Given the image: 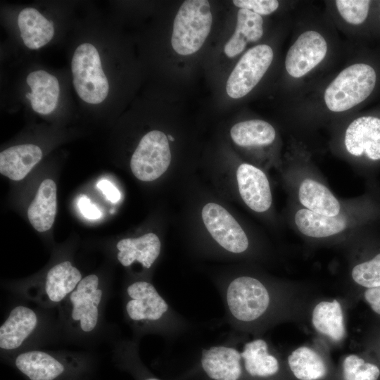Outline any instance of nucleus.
I'll return each mask as SVG.
<instances>
[{
	"label": "nucleus",
	"instance_id": "obj_1",
	"mask_svg": "<svg viewBox=\"0 0 380 380\" xmlns=\"http://www.w3.org/2000/svg\"><path fill=\"white\" fill-rule=\"evenodd\" d=\"M225 300L232 317L248 327L266 322L279 311L298 315L303 306L298 291H274L259 279L247 275L230 281Z\"/></svg>",
	"mask_w": 380,
	"mask_h": 380
},
{
	"label": "nucleus",
	"instance_id": "obj_2",
	"mask_svg": "<svg viewBox=\"0 0 380 380\" xmlns=\"http://www.w3.org/2000/svg\"><path fill=\"white\" fill-rule=\"evenodd\" d=\"M376 82L375 70L367 63L346 66L329 83L323 93V102L330 112L343 113L367 99Z\"/></svg>",
	"mask_w": 380,
	"mask_h": 380
},
{
	"label": "nucleus",
	"instance_id": "obj_3",
	"mask_svg": "<svg viewBox=\"0 0 380 380\" xmlns=\"http://www.w3.org/2000/svg\"><path fill=\"white\" fill-rule=\"evenodd\" d=\"M13 364L27 380H83L91 369L82 359L39 350L19 353Z\"/></svg>",
	"mask_w": 380,
	"mask_h": 380
},
{
	"label": "nucleus",
	"instance_id": "obj_4",
	"mask_svg": "<svg viewBox=\"0 0 380 380\" xmlns=\"http://www.w3.org/2000/svg\"><path fill=\"white\" fill-rule=\"evenodd\" d=\"M212 23L208 1H184L173 23L171 44L175 51L182 56L198 51L210 33Z\"/></svg>",
	"mask_w": 380,
	"mask_h": 380
},
{
	"label": "nucleus",
	"instance_id": "obj_5",
	"mask_svg": "<svg viewBox=\"0 0 380 380\" xmlns=\"http://www.w3.org/2000/svg\"><path fill=\"white\" fill-rule=\"evenodd\" d=\"M71 70L75 89L82 100L90 104H99L106 99L109 84L94 45L85 42L76 48Z\"/></svg>",
	"mask_w": 380,
	"mask_h": 380
},
{
	"label": "nucleus",
	"instance_id": "obj_6",
	"mask_svg": "<svg viewBox=\"0 0 380 380\" xmlns=\"http://www.w3.org/2000/svg\"><path fill=\"white\" fill-rule=\"evenodd\" d=\"M167 137L161 131L152 130L140 140L132 156L133 175L143 182H152L163 175L171 162Z\"/></svg>",
	"mask_w": 380,
	"mask_h": 380
},
{
	"label": "nucleus",
	"instance_id": "obj_7",
	"mask_svg": "<svg viewBox=\"0 0 380 380\" xmlns=\"http://www.w3.org/2000/svg\"><path fill=\"white\" fill-rule=\"evenodd\" d=\"M274 51L262 44L249 49L240 58L227 82L226 91L233 99L247 95L259 83L270 68Z\"/></svg>",
	"mask_w": 380,
	"mask_h": 380
},
{
	"label": "nucleus",
	"instance_id": "obj_8",
	"mask_svg": "<svg viewBox=\"0 0 380 380\" xmlns=\"http://www.w3.org/2000/svg\"><path fill=\"white\" fill-rule=\"evenodd\" d=\"M241 354L246 380H296L286 360L263 338L246 342Z\"/></svg>",
	"mask_w": 380,
	"mask_h": 380
},
{
	"label": "nucleus",
	"instance_id": "obj_9",
	"mask_svg": "<svg viewBox=\"0 0 380 380\" xmlns=\"http://www.w3.org/2000/svg\"><path fill=\"white\" fill-rule=\"evenodd\" d=\"M328 51L329 44L324 34L317 30H306L288 49L285 70L291 78H303L325 60Z\"/></svg>",
	"mask_w": 380,
	"mask_h": 380
},
{
	"label": "nucleus",
	"instance_id": "obj_10",
	"mask_svg": "<svg viewBox=\"0 0 380 380\" xmlns=\"http://www.w3.org/2000/svg\"><path fill=\"white\" fill-rule=\"evenodd\" d=\"M201 217L211 236L226 251L241 253L248 249L249 242L245 232L224 208L208 203L203 206Z\"/></svg>",
	"mask_w": 380,
	"mask_h": 380
},
{
	"label": "nucleus",
	"instance_id": "obj_11",
	"mask_svg": "<svg viewBox=\"0 0 380 380\" xmlns=\"http://www.w3.org/2000/svg\"><path fill=\"white\" fill-rule=\"evenodd\" d=\"M102 296L103 291L99 288V279L96 274L82 278L68 296L72 322L83 332H91L96 327Z\"/></svg>",
	"mask_w": 380,
	"mask_h": 380
},
{
	"label": "nucleus",
	"instance_id": "obj_12",
	"mask_svg": "<svg viewBox=\"0 0 380 380\" xmlns=\"http://www.w3.org/2000/svg\"><path fill=\"white\" fill-rule=\"evenodd\" d=\"M287 367L296 380H334L336 368L327 354L314 346H301L287 356Z\"/></svg>",
	"mask_w": 380,
	"mask_h": 380
},
{
	"label": "nucleus",
	"instance_id": "obj_13",
	"mask_svg": "<svg viewBox=\"0 0 380 380\" xmlns=\"http://www.w3.org/2000/svg\"><path fill=\"white\" fill-rule=\"evenodd\" d=\"M125 310L134 322H157L169 311V306L155 286L145 281L131 284L127 289Z\"/></svg>",
	"mask_w": 380,
	"mask_h": 380
},
{
	"label": "nucleus",
	"instance_id": "obj_14",
	"mask_svg": "<svg viewBox=\"0 0 380 380\" xmlns=\"http://www.w3.org/2000/svg\"><path fill=\"white\" fill-rule=\"evenodd\" d=\"M201 365L211 380H246L241 351L215 346L202 350Z\"/></svg>",
	"mask_w": 380,
	"mask_h": 380
},
{
	"label": "nucleus",
	"instance_id": "obj_15",
	"mask_svg": "<svg viewBox=\"0 0 380 380\" xmlns=\"http://www.w3.org/2000/svg\"><path fill=\"white\" fill-rule=\"evenodd\" d=\"M344 144L353 156L364 153L372 160L380 159V118L362 116L353 120L346 128Z\"/></svg>",
	"mask_w": 380,
	"mask_h": 380
},
{
	"label": "nucleus",
	"instance_id": "obj_16",
	"mask_svg": "<svg viewBox=\"0 0 380 380\" xmlns=\"http://www.w3.org/2000/svg\"><path fill=\"white\" fill-rule=\"evenodd\" d=\"M310 322L314 330L332 344L338 345L346 337L345 311L338 299L317 301L310 310Z\"/></svg>",
	"mask_w": 380,
	"mask_h": 380
},
{
	"label": "nucleus",
	"instance_id": "obj_17",
	"mask_svg": "<svg viewBox=\"0 0 380 380\" xmlns=\"http://www.w3.org/2000/svg\"><path fill=\"white\" fill-rule=\"evenodd\" d=\"M236 180L241 197L251 210L262 213L270 208L272 197L270 183L261 170L242 163L237 168Z\"/></svg>",
	"mask_w": 380,
	"mask_h": 380
},
{
	"label": "nucleus",
	"instance_id": "obj_18",
	"mask_svg": "<svg viewBox=\"0 0 380 380\" xmlns=\"http://www.w3.org/2000/svg\"><path fill=\"white\" fill-rule=\"evenodd\" d=\"M38 324L37 314L23 305L13 308L0 327V348L13 350L20 348L34 332Z\"/></svg>",
	"mask_w": 380,
	"mask_h": 380
},
{
	"label": "nucleus",
	"instance_id": "obj_19",
	"mask_svg": "<svg viewBox=\"0 0 380 380\" xmlns=\"http://www.w3.org/2000/svg\"><path fill=\"white\" fill-rule=\"evenodd\" d=\"M82 279L80 270L70 262H62L49 270L39 296L47 305L59 303L68 298Z\"/></svg>",
	"mask_w": 380,
	"mask_h": 380
},
{
	"label": "nucleus",
	"instance_id": "obj_20",
	"mask_svg": "<svg viewBox=\"0 0 380 380\" xmlns=\"http://www.w3.org/2000/svg\"><path fill=\"white\" fill-rule=\"evenodd\" d=\"M118 260L122 265L129 267L134 262L148 269L160 253L161 243L154 233H147L137 238L121 239L116 245Z\"/></svg>",
	"mask_w": 380,
	"mask_h": 380
},
{
	"label": "nucleus",
	"instance_id": "obj_21",
	"mask_svg": "<svg viewBox=\"0 0 380 380\" xmlns=\"http://www.w3.org/2000/svg\"><path fill=\"white\" fill-rule=\"evenodd\" d=\"M26 82L32 91L25 97L30 101L32 109L40 114L51 113L56 107L60 87L57 78L44 70L30 72Z\"/></svg>",
	"mask_w": 380,
	"mask_h": 380
},
{
	"label": "nucleus",
	"instance_id": "obj_22",
	"mask_svg": "<svg viewBox=\"0 0 380 380\" xmlns=\"http://www.w3.org/2000/svg\"><path fill=\"white\" fill-rule=\"evenodd\" d=\"M42 151L34 144L11 146L0 153V173L14 181L25 178L41 160Z\"/></svg>",
	"mask_w": 380,
	"mask_h": 380
},
{
	"label": "nucleus",
	"instance_id": "obj_23",
	"mask_svg": "<svg viewBox=\"0 0 380 380\" xmlns=\"http://www.w3.org/2000/svg\"><path fill=\"white\" fill-rule=\"evenodd\" d=\"M56 189L53 180L44 179L28 208L29 221L38 232L49 230L54 222L57 210Z\"/></svg>",
	"mask_w": 380,
	"mask_h": 380
},
{
	"label": "nucleus",
	"instance_id": "obj_24",
	"mask_svg": "<svg viewBox=\"0 0 380 380\" xmlns=\"http://www.w3.org/2000/svg\"><path fill=\"white\" fill-rule=\"evenodd\" d=\"M18 25L25 45L31 49L44 46L54 34L52 21L34 8H25L20 12Z\"/></svg>",
	"mask_w": 380,
	"mask_h": 380
},
{
	"label": "nucleus",
	"instance_id": "obj_25",
	"mask_svg": "<svg viewBox=\"0 0 380 380\" xmlns=\"http://www.w3.org/2000/svg\"><path fill=\"white\" fill-rule=\"evenodd\" d=\"M263 31V19L261 15L248 9L239 8L236 29L224 48L225 54L230 58L239 55L248 43L260 40Z\"/></svg>",
	"mask_w": 380,
	"mask_h": 380
},
{
	"label": "nucleus",
	"instance_id": "obj_26",
	"mask_svg": "<svg viewBox=\"0 0 380 380\" xmlns=\"http://www.w3.org/2000/svg\"><path fill=\"white\" fill-rule=\"evenodd\" d=\"M298 198L307 209L328 217L338 215L341 205L330 190L322 184L305 179L299 187Z\"/></svg>",
	"mask_w": 380,
	"mask_h": 380
},
{
	"label": "nucleus",
	"instance_id": "obj_27",
	"mask_svg": "<svg viewBox=\"0 0 380 380\" xmlns=\"http://www.w3.org/2000/svg\"><path fill=\"white\" fill-rule=\"evenodd\" d=\"M294 220L298 230L312 238L329 237L341 232L346 227V221L341 216L328 217L307 208L298 210Z\"/></svg>",
	"mask_w": 380,
	"mask_h": 380
},
{
	"label": "nucleus",
	"instance_id": "obj_28",
	"mask_svg": "<svg viewBox=\"0 0 380 380\" xmlns=\"http://www.w3.org/2000/svg\"><path fill=\"white\" fill-rule=\"evenodd\" d=\"M230 136L239 146H262L274 141L276 132L269 122L256 119L235 124L230 130Z\"/></svg>",
	"mask_w": 380,
	"mask_h": 380
},
{
	"label": "nucleus",
	"instance_id": "obj_29",
	"mask_svg": "<svg viewBox=\"0 0 380 380\" xmlns=\"http://www.w3.org/2000/svg\"><path fill=\"white\" fill-rule=\"evenodd\" d=\"M379 376L378 365L357 354L351 353L341 360L334 380H378Z\"/></svg>",
	"mask_w": 380,
	"mask_h": 380
},
{
	"label": "nucleus",
	"instance_id": "obj_30",
	"mask_svg": "<svg viewBox=\"0 0 380 380\" xmlns=\"http://www.w3.org/2000/svg\"><path fill=\"white\" fill-rule=\"evenodd\" d=\"M351 277L356 284L366 289L380 286V253L355 265Z\"/></svg>",
	"mask_w": 380,
	"mask_h": 380
},
{
	"label": "nucleus",
	"instance_id": "obj_31",
	"mask_svg": "<svg viewBox=\"0 0 380 380\" xmlns=\"http://www.w3.org/2000/svg\"><path fill=\"white\" fill-rule=\"evenodd\" d=\"M334 4L340 17L347 24L358 25L367 19L371 1L337 0Z\"/></svg>",
	"mask_w": 380,
	"mask_h": 380
},
{
	"label": "nucleus",
	"instance_id": "obj_32",
	"mask_svg": "<svg viewBox=\"0 0 380 380\" xmlns=\"http://www.w3.org/2000/svg\"><path fill=\"white\" fill-rule=\"evenodd\" d=\"M239 8L250 10L260 15H270L277 10L279 2L276 0H234Z\"/></svg>",
	"mask_w": 380,
	"mask_h": 380
},
{
	"label": "nucleus",
	"instance_id": "obj_33",
	"mask_svg": "<svg viewBox=\"0 0 380 380\" xmlns=\"http://www.w3.org/2000/svg\"><path fill=\"white\" fill-rule=\"evenodd\" d=\"M77 206L82 215L86 218L96 220L101 216V212L97 206L91 203L90 199L86 196H81L78 198Z\"/></svg>",
	"mask_w": 380,
	"mask_h": 380
},
{
	"label": "nucleus",
	"instance_id": "obj_34",
	"mask_svg": "<svg viewBox=\"0 0 380 380\" xmlns=\"http://www.w3.org/2000/svg\"><path fill=\"white\" fill-rule=\"evenodd\" d=\"M97 186L108 201L112 203H116L120 201L121 194L119 190L110 181L103 179L98 182Z\"/></svg>",
	"mask_w": 380,
	"mask_h": 380
},
{
	"label": "nucleus",
	"instance_id": "obj_35",
	"mask_svg": "<svg viewBox=\"0 0 380 380\" xmlns=\"http://www.w3.org/2000/svg\"><path fill=\"white\" fill-rule=\"evenodd\" d=\"M363 296L371 309L380 315V286L365 289Z\"/></svg>",
	"mask_w": 380,
	"mask_h": 380
},
{
	"label": "nucleus",
	"instance_id": "obj_36",
	"mask_svg": "<svg viewBox=\"0 0 380 380\" xmlns=\"http://www.w3.org/2000/svg\"><path fill=\"white\" fill-rule=\"evenodd\" d=\"M138 376L140 377L139 380H160V379L148 374H141Z\"/></svg>",
	"mask_w": 380,
	"mask_h": 380
},
{
	"label": "nucleus",
	"instance_id": "obj_37",
	"mask_svg": "<svg viewBox=\"0 0 380 380\" xmlns=\"http://www.w3.org/2000/svg\"><path fill=\"white\" fill-rule=\"evenodd\" d=\"M167 139H168L169 140H170V141H174V138H173L172 136L167 135Z\"/></svg>",
	"mask_w": 380,
	"mask_h": 380
}]
</instances>
